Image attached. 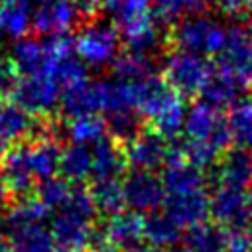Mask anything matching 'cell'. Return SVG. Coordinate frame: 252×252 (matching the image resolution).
Returning a JSON list of instances; mask_svg holds the SVG:
<instances>
[{
    "instance_id": "cb8c5ba5",
    "label": "cell",
    "mask_w": 252,
    "mask_h": 252,
    "mask_svg": "<svg viewBox=\"0 0 252 252\" xmlns=\"http://www.w3.org/2000/svg\"><path fill=\"white\" fill-rule=\"evenodd\" d=\"M226 118H228L232 142L240 150L252 154V94L238 98L230 106V112Z\"/></svg>"
},
{
    "instance_id": "7bdbcfd3",
    "label": "cell",
    "mask_w": 252,
    "mask_h": 252,
    "mask_svg": "<svg viewBox=\"0 0 252 252\" xmlns=\"http://www.w3.org/2000/svg\"><path fill=\"white\" fill-rule=\"evenodd\" d=\"M0 144H2V142H0Z\"/></svg>"
},
{
    "instance_id": "4316f807",
    "label": "cell",
    "mask_w": 252,
    "mask_h": 252,
    "mask_svg": "<svg viewBox=\"0 0 252 252\" xmlns=\"http://www.w3.org/2000/svg\"><path fill=\"white\" fill-rule=\"evenodd\" d=\"M89 193H91V199L94 203V209H98L100 213H106L110 217L116 215V213H120L126 207L122 183L118 179H100V181H94Z\"/></svg>"
},
{
    "instance_id": "e575fe53",
    "label": "cell",
    "mask_w": 252,
    "mask_h": 252,
    "mask_svg": "<svg viewBox=\"0 0 252 252\" xmlns=\"http://www.w3.org/2000/svg\"><path fill=\"white\" fill-rule=\"evenodd\" d=\"M124 0H100V6H106V8H116L120 6Z\"/></svg>"
},
{
    "instance_id": "2e32d148",
    "label": "cell",
    "mask_w": 252,
    "mask_h": 252,
    "mask_svg": "<svg viewBox=\"0 0 252 252\" xmlns=\"http://www.w3.org/2000/svg\"><path fill=\"white\" fill-rule=\"evenodd\" d=\"M35 130V116L14 100H0V142L20 144Z\"/></svg>"
},
{
    "instance_id": "9a60e30c",
    "label": "cell",
    "mask_w": 252,
    "mask_h": 252,
    "mask_svg": "<svg viewBox=\"0 0 252 252\" xmlns=\"http://www.w3.org/2000/svg\"><path fill=\"white\" fill-rule=\"evenodd\" d=\"M2 179L6 181L8 189L16 193H24L32 187L33 183V171L30 163V152H28V142L14 144L10 150L4 152L2 156Z\"/></svg>"
},
{
    "instance_id": "7402d4cb",
    "label": "cell",
    "mask_w": 252,
    "mask_h": 252,
    "mask_svg": "<svg viewBox=\"0 0 252 252\" xmlns=\"http://www.w3.org/2000/svg\"><path fill=\"white\" fill-rule=\"evenodd\" d=\"M228 230L219 226L217 222H201L183 234V250L185 252H224Z\"/></svg>"
},
{
    "instance_id": "836d02e7",
    "label": "cell",
    "mask_w": 252,
    "mask_h": 252,
    "mask_svg": "<svg viewBox=\"0 0 252 252\" xmlns=\"http://www.w3.org/2000/svg\"><path fill=\"white\" fill-rule=\"evenodd\" d=\"M73 4L79 12V18H93L100 8V0H73Z\"/></svg>"
},
{
    "instance_id": "7a4b0ae2",
    "label": "cell",
    "mask_w": 252,
    "mask_h": 252,
    "mask_svg": "<svg viewBox=\"0 0 252 252\" xmlns=\"http://www.w3.org/2000/svg\"><path fill=\"white\" fill-rule=\"evenodd\" d=\"M134 85L138 116L146 118L152 124V130L161 138H175L183 130L187 116L185 98L156 73Z\"/></svg>"
},
{
    "instance_id": "ab89813d",
    "label": "cell",
    "mask_w": 252,
    "mask_h": 252,
    "mask_svg": "<svg viewBox=\"0 0 252 252\" xmlns=\"http://www.w3.org/2000/svg\"><path fill=\"white\" fill-rule=\"evenodd\" d=\"M94 252H118V250H106V248H102V250H94Z\"/></svg>"
},
{
    "instance_id": "4fadbf2b",
    "label": "cell",
    "mask_w": 252,
    "mask_h": 252,
    "mask_svg": "<svg viewBox=\"0 0 252 252\" xmlns=\"http://www.w3.org/2000/svg\"><path fill=\"white\" fill-rule=\"evenodd\" d=\"M79 20V12L73 0H41L33 10L32 28L35 33L53 37V35H67V32Z\"/></svg>"
},
{
    "instance_id": "1f68e13d",
    "label": "cell",
    "mask_w": 252,
    "mask_h": 252,
    "mask_svg": "<svg viewBox=\"0 0 252 252\" xmlns=\"http://www.w3.org/2000/svg\"><path fill=\"white\" fill-rule=\"evenodd\" d=\"M18 71L12 63V59L0 55V100L6 96H12L16 85H18Z\"/></svg>"
},
{
    "instance_id": "83f0119b",
    "label": "cell",
    "mask_w": 252,
    "mask_h": 252,
    "mask_svg": "<svg viewBox=\"0 0 252 252\" xmlns=\"http://www.w3.org/2000/svg\"><path fill=\"white\" fill-rule=\"evenodd\" d=\"M238 93H240V87L230 77H226L224 73L215 69L213 79L209 81V85L201 93V100H205L207 104L222 110L226 106H232L238 100Z\"/></svg>"
},
{
    "instance_id": "6da1fadb",
    "label": "cell",
    "mask_w": 252,
    "mask_h": 252,
    "mask_svg": "<svg viewBox=\"0 0 252 252\" xmlns=\"http://www.w3.org/2000/svg\"><path fill=\"white\" fill-rule=\"evenodd\" d=\"M183 158L197 169H207L217 163L220 154H226L228 144L232 142L228 118L222 110L197 100L187 108L183 122Z\"/></svg>"
},
{
    "instance_id": "9c48e42d",
    "label": "cell",
    "mask_w": 252,
    "mask_h": 252,
    "mask_svg": "<svg viewBox=\"0 0 252 252\" xmlns=\"http://www.w3.org/2000/svg\"><path fill=\"white\" fill-rule=\"evenodd\" d=\"M248 201L246 189L230 185H215L211 193V219L226 230H246L248 226Z\"/></svg>"
},
{
    "instance_id": "60d3db41",
    "label": "cell",
    "mask_w": 252,
    "mask_h": 252,
    "mask_svg": "<svg viewBox=\"0 0 252 252\" xmlns=\"http://www.w3.org/2000/svg\"><path fill=\"white\" fill-rule=\"evenodd\" d=\"M0 252H6V248H2V246H0Z\"/></svg>"
},
{
    "instance_id": "d590c367",
    "label": "cell",
    "mask_w": 252,
    "mask_h": 252,
    "mask_svg": "<svg viewBox=\"0 0 252 252\" xmlns=\"http://www.w3.org/2000/svg\"><path fill=\"white\" fill-rule=\"evenodd\" d=\"M6 189H8V185H6V181H4L2 175H0V203H2L4 197H6Z\"/></svg>"
},
{
    "instance_id": "484cf974",
    "label": "cell",
    "mask_w": 252,
    "mask_h": 252,
    "mask_svg": "<svg viewBox=\"0 0 252 252\" xmlns=\"http://www.w3.org/2000/svg\"><path fill=\"white\" fill-rule=\"evenodd\" d=\"M59 171L67 181L79 183L85 177L93 173V154L87 146H77L71 144L61 152V161H59Z\"/></svg>"
},
{
    "instance_id": "3957f363",
    "label": "cell",
    "mask_w": 252,
    "mask_h": 252,
    "mask_svg": "<svg viewBox=\"0 0 252 252\" xmlns=\"http://www.w3.org/2000/svg\"><path fill=\"white\" fill-rule=\"evenodd\" d=\"M152 0H124L114 8V28L128 51L148 55L159 43V26Z\"/></svg>"
},
{
    "instance_id": "8d00e7d4",
    "label": "cell",
    "mask_w": 252,
    "mask_h": 252,
    "mask_svg": "<svg viewBox=\"0 0 252 252\" xmlns=\"http://www.w3.org/2000/svg\"><path fill=\"white\" fill-rule=\"evenodd\" d=\"M136 252H165V250H159V248H152V246H146V248H138Z\"/></svg>"
},
{
    "instance_id": "e0dca14e",
    "label": "cell",
    "mask_w": 252,
    "mask_h": 252,
    "mask_svg": "<svg viewBox=\"0 0 252 252\" xmlns=\"http://www.w3.org/2000/svg\"><path fill=\"white\" fill-rule=\"evenodd\" d=\"M32 0H0V35L20 41L32 28Z\"/></svg>"
},
{
    "instance_id": "f35d334b",
    "label": "cell",
    "mask_w": 252,
    "mask_h": 252,
    "mask_svg": "<svg viewBox=\"0 0 252 252\" xmlns=\"http://www.w3.org/2000/svg\"><path fill=\"white\" fill-rule=\"evenodd\" d=\"M246 12L250 14L248 18H250V22H252V0H246Z\"/></svg>"
},
{
    "instance_id": "603a6c76",
    "label": "cell",
    "mask_w": 252,
    "mask_h": 252,
    "mask_svg": "<svg viewBox=\"0 0 252 252\" xmlns=\"http://www.w3.org/2000/svg\"><path fill=\"white\" fill-rule=\"evenodd\" d=\"M181 228L171 222L169 217L163 215V211H156L144 217V240L152 248H171L181 240Z\"/></svg>"
},
{
    "instance_id": "f546056e",
    "label": "cell",
    "mask_w": 252,
    "mask_h": 252,
    "mask_svg": "<svg viewBox=\"0 0 252 252\" xmlns=\"http://www.w3.org/2000/svg\"><path fill=\"white\" fill-rule=\"evenodd\" d=\"M213 0H154V12L158 20L179 22L189 16H199Z\"/></svg>"
},
{
    "instance_id": "d6986e66",
    "label": "cell",
    "mask_w": 252,
    "mask_h": 252,
    "mask_svg": "<svg viewBox=\"0 0 252 252\" xmlns=\"http://www.w3.org/2000/svg\"><path fill=\"white\" fill-rule=\"evenodd\" d=\"M248 183H252V154L240 148L228 150L217 165L215 185H230V187L246 189Z\"/></svg>"
},
{
    "instance_id": "d4e9b609",
    "label": "cell",
    "mask_w": 252,
    "mask_h": 252,
    "mask_svg": "<svg viewBox=\"0 0 252 252\" xmlns=\"http://www.w3.org/2000/svg\"><path fill=\"white\" fill-rule=\"evenodd\" d=\"M106 132H108L106 120L100 118L98 114L71 118L67 124V136L77 146H94L106 138Z\"/></svg>"
},
{
    "instance_id": "44dd1931",
    "label": "cell",
    "mask_w": 252,
    "mask_h": 252,
    "mask_svg": "<svg viewBox=\"0 0 252 252\" xmlns=\"http://www.w3.org/2000/svg\"><path fill=\"white\" fill-rule=\"evenodd\" d=\"M28 152H30V163H32L33 177L41 181L53 179V173L59 169V161H61V150L57 142L41 134L35 140L28 142Z\"/></svg>"
},
{
    "instance_id": "30bf717a",
    "label": "cell",
    "mask_w": 252,
    "mask_h": 252,
    "mask_svg": "<svg viewBox=\"0 0 252 252\" xmlns=\"http://www.w3.org/2000/svg\"><path fill=\"white\" fill-rule=\"evenodd\" d=\"M163 215L171 219L175 226L181 230H189L201 222H207L211 217V195L207 189L185 191V193H169L163 199Z\"/></svg>"
},
{
    "instance_id": "277c9868",
    "label": "cell",
    "mask_w": 252,
    "mask_h": 252,
    "mask_svg": "<svg viewBox=\"0 0 252 252\" xmlns=\"http://www.w3.org/2000/svg\"><path fill=\"white\" fill-rule=\"evenodd\" d=\"M169 41L177 51L195 53L203 57H219L226 41V28L219 20L203 14L189 16L173 24L169 32Z\"/></svg>"
},
{
    "instance_id": "ac0fdd59",
    "label": "cell",
    "mask_w": 252,
    "mask_h": 252,
    "mask_svg": "<svg viewBox=\"0 0 252 252\" xmlns=\"http://www.w3.org/2000/svg\"><path fill=\"white\" fill-rule=\"evenodd\" d=\"M91 154H93V173L91 175L94 177V181L118 179V175L126 167L124 148L112 138H104L98 144H94Z\"/></svg>"
},
{
    "instance_id": "5b68a950",
    "label": "cell",
    "mask_w": 252,
    "mask_h": 252,
    "mask_svg": "<svg viewBox=\"0 0 252 252\" xmlns=\"http://www.w3.org/2000/svg\"><path fill=\"white\" fill-rule=\"evenodd\" d=\"M161 69L163 81L183 98L201 94L215 75V65L207 57L177 49L169 51L163 57Z\"/></svg>"
},
{
    "instance_id": "d6a6232c",
    "label": "cell",
    "mask_w": 252,
    "mask_h": 252,
    "mask_svg": "<svg viewBox=\"0 0 252 252\" xmlns=\"http://www.w3.org/2000/svg\"><path fill=\"white\" fill-rule=\"evenodd\" d=\"M213 4L219 8V12L230 18H236L246 12V0H213Z\"/></svg>"
},
{
    "instance_id": "4dcf8cb0",
    "label": "cell",
    "mask_w": 252,
    "mask_h": 252,
    "mask_svg": "<svg viewBox=\"0 0 252 252\" xmlns=\"http://www.w3.org/2000/svg\"><path fill=\"white\" fill-rule=\"evenodd\" d=\"M16 236H20L16 246L18 252H49V234L39 224H18Z\"/></svg>"
},
{
    "instance_id": "8fae6325",
    "label": "cell",
    "mask_w": 252,
    "mask_h": 252,
    "mask_svg": "<svg viewBox=\"0 0 252 252\" xmlns=\"http://www.w3.org/2000/svg\"><path fill=\"white\" fill-rule=\"evenodd\" d=\"M122 191L126 207H130V211L138 215L156 213V209L161 207L165 199L161 177L150 171H132L122 181Z\"/></svg>"
},
{
    "instance_id": "f1b7e54d",
    "label": "cell",
    "mask_w": 252,
    "mask_h": 252,
    "mask_svg": "<svg viewBox=\"0 0 252 252\" xmlns=\"http://www.w3.org/2000/svg\"><path fill=\"white\" fill-rule=\"evenodd\" d=\"M112 69H114V77L120 81H126V83H138V81L154 75L152 59L148 55H140V53H132V51L118 55L112 63Z\"/></svg>"
},
{
    "instance_id": "ba28073f",
    "label": "cell",
    "mask_w": 252,
    "mask_h": 252,
    "mask_svg": "<svg viewBox=\"0 0 252 252\" xmlns=\"http://www.w3.org/2000/svg\"><path fill=\"white\" fill-rule=\"evenodd\" d=\"M12 100L18 102L32 116H45L61 102V85L53 75L20 77L12 93Z\"/></svg>"
},
{
    "instance_id": "52a82bcc",
    "label": "cell",
    "mask_w": 252,
    "mask_h": 252,
    "mask_svg": "<svg viewBox=\"0 0 252 252\" xmlns=\"http://www.w3.org/2000/svg\"><path fill=\"white\" fill-rule=\"evenodd\" d=\"M75 39V55L91 67H104L114 63L120 47V33L114 24L93 22L79 30Z\"/></svg>"
},
{
    "instance_id": "7c38bea8",
    "label": "cell",
    "mask_w": 252,
    "mask_h": 252,
    "mask_svg": "<svg viewBox=\"0 0 252 252\" xmlns=\"http://www.w3.org/2000/svg\"><path fill=\"white\" fill-rule=\"evenodd\" d=\"M124 156L126 165H130L132 171L154 173L156 169L165 165L169 158V148L165 144V138H161L154 130H140L138 136L124 144Z\"/></svg>"
},
{
    "instance_id": "b9f144b4",
    "label": "cell",
    "mask_w": 252,
    "mask_h": 252,
    "mask_svg": "<svg viewBox=\"0 0 252 252\" xmlns=\"http://www.w3.org/2000/svg\"><path fill=\"white\" fill-rule=\"evenodd\" d=\"M37 2H41V0H37Z\"/></svg>"
},
{
    "instance_id": "ffe728a7",
    "label": "cell",
    "mask_w": 252,
    "mask_h": 252,
    "mask_svg": "<svg viewBox=\"0 0 252 252\" xmlns=\"http://www.w3.org/2000/svg\"><path fill=\"white\" fill-rule=\"evenodd\" d=\"M61 110L69 118L89 116L100 112V91L98 81H87L75 89H67L61 93Z\"/></svg>"
},
{
    "instance_id": "74e56055",
    "label": "cell",
    "mask_w": 252,
    "mask_h": 252,
    "mask_svg": "<svg viewBox=\"0 0 252 252\" xmlns=\"http://www.w3.org/2000/svg\"><path fill=\"white\" fill-rule=\"evenodd\" d=\"M248 224H252V195H250V201H248Z\"/></svg>"
},
{
    "instance_id": "5bb4252c",
    "label": "cell",
    "mask_w": 252,
    "mask_h": 252,
    "mask_svg": "<svg viewBox=\"0 0 252 252\" xmlns=\"http://www.w3.org/2000/svg\"><path fill=\"white\" fill-rule=\"evenodd\" d=\"M102 234L118 252H136L144 240V217L132 211H120L108 219Z\"/></svg>"
},
{
    "instance_id": "8992f818",
    "label": "cell",
    "mask_w": 252,
    "mask_h": 252,
    "mask_svg": "<svg viewBox=\"0 0 252 252\" xmlns=\"http://www.w3.org/2000/svg\"><path fill=\"white\" fill-rule=\"evenodd\" d=\"M217 71L230 77L240 89L252 87V32L242 26L226 28V41L217 57Z\"/></svg>"
}]
</instances>
